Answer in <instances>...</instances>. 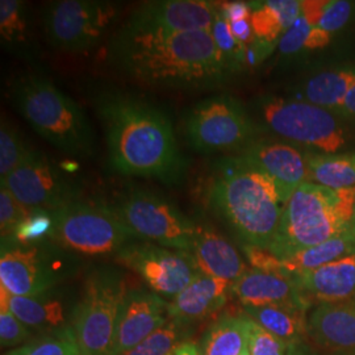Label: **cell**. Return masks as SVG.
<instances>
[{
  "instance_id": "cell-1",
  "label": "cell",
  "mask_w": 355,
  "mask_h": 355,
  "mask_svg": "<svg viewBox=\"0 0 355 355\" xmlns=\"http://www.w3.org/2000/svg\"><path fill=\"white\" fill-rule=\"evenodd\" d=\"M110 60L127 76L152 86L208 89L230 76L211 29L170 32L124 24L110 42Z\"/></svg>"
},
{
  "instance_id": "cell-2",
  "label": "cell",
  "mask_w": 355,
  "mask_h": 355,
  "mask_svg": "<svg viewBox=\"0 0 355 355\" xmlns=\"http://www.w3.org/2000/svg\"><path fill=\"white\" fill-rule=\"evenodd\" d=\"M96 110L114 170L167 184H175L184 178L187 159L178 146L168 117L161 110L112 94L102 96Z\"/></svg>"
},
{
  "instance_id": "cell-3",
  "label": "cell",
  "mask_w": 355,
  "mask_h": 355,
  "mask_svg": "<svg viewBox=\"0 0 355 355\" xmlns=\"http://www.w3.org/2000/svg\"><path fill=\"white\" fill-rule=\"evenodd\" d=\"M209 202L243 243L268 249L286 207L274 180L239 157L221 162Z\"/></svg>"
},
{
  "instance_id": "cell-4",
  "label": "cell",
  "mask_w": 355,
  "mask_h": 355,
  "mask_svg": "<svg viewBox=\"0 0 355 355\" xmlns=\"http://www.w3.org/2000/svg\"><path fill=\"white\" fill-rule=\"evenodd\" d=\"M355 225V190L334 191L305 182L286 204L268 250L286 259Z\"/></svg>"
},
{
  "instance_id": "cell-5",
  "label": "cell",
  "mask_w": 355,
  "mask_h": 355,
  "mask_svg": "<svg viewBox=\"0 0 355 355\" xmlns=\"http://www.w3.org/2000/svg\"><path fill=\"white\" fill-rule=\"evenodd\" d=\"M10 99L29 125L57 149L76 157L94 152V132L82 108L51 80L37 76L16 79Z\"/></svg>"
},
{
  "instance_id": "cell-6",
  "label": "cell",
  "mask_w": 355,
  "mask_h": 355,
  "mask_svg": "<svg viewBox=\"0 0 355 355\" xmlns=\"http://www.w3.org/2000/svg\"><path fill=\"white\" fill-rule=\"evenodd\" d=\"M127 292V280L120 270L99 267L86 277L71 316L82 355H112L119 313Z\"/></svg>"
},
{
  "instance_id": "cell-7",
  "label": "cell",
  "mask_w": 355,
  "mask_h": 355,
  "mask_svg": "<svg viewBox=\"0 0 355 355\" xmlns=\"http://www.w3.org/2000/svg\"><path fill=\"white\" fill-rule=\"evenodd\" d=\"M51 240L69 253L117 255L139 240L114 207L78 200L51 212Z\"/></svg>"
},
{
  "instance_id": "cell-8",
  "label": "cell",
  "mask_w": 355,
  "mask_h": 355,
  "mask_svg": "<svg viewBox=\"0 0 355 355\" xmlns=\"http://www.w3.org/2000/svg\"><path fill=\"white\" fill-rule=\"evenodd\" d=\"M259 114L271 132L320 154L338 153L347 144L341 117L305 101L267 96L259 102Z\"/></svg>"
},
{
  "instance_id": "cell-9",
  "label": "cell",
  "mask_w": 355,
  "mask_h": 355,
  "mask_svg": "<svg viewBox=\"0 0 355 355\" xmlns=\"http://www.w3.org/2000/svg\"><path fill=\"white\" fill-rule=\"evenodd\" d=\"M183 123L187 140L199 152H241L257 136V127L243 105L229 95L196 103L186 112Z\"/></svg>"
},
{
  "instance_id": "cell-10",
  "label": "cell",
  "mask_w": 355,
  "mask_h": 355,
  "mask_svg": "<svg viewBox=\"0 0 355 355\" xmlns=\"http://www.w3.org/2000/svg\"><path fill=\"white\" fill-rule=\"evenodd\" d=\"M69 259L70 254L55 242H3L0 286L15 296H37L51 291L73 270Z\"/></svg>"
},
{
  "instance_id": "cell-11",
  "label": "cell",
  "mask_w": 355,
  "mask_h": 355,
  "mask_svg": "<svg viewBox=\"0 0 355 355\" xmlns=\"http://www.w3.org/2000/svg\"><path fill=\"white\" fill-rule=\"evenodd\" d=\"M117 13V6L111 1L57 0L45 6L42 26L55 49L78 54L99 44Z\"/></svg>"
},
{
  "instance_id": "cell-12",
  "label": "cell",
  "mask_w": 355,
  "mask_h": 355,
  "mask_svg": "<svg viewBox=\"0 0 355 355\" xmlns=\"http://www.w3.org/2000/svg\"><path fill=\"white\" fill-rule=\"evenodd\" d=\"M114 209L137 239L190 252L198 227L165 198L148 191H133Z\"/></svg>"
},
{
  "instance_id": "cell-13",
  "label": "cell",
  "mask_w": 355,
  "mask_h": 355,
  "mask_svg": "<svg viewBox=\"0 0 355 355\" xmlns=\"http://www.w3.org/2000/svg\"><path fill=\"white\" fill-rule=\"evenodd\" d=\"M29 209L55 212L80 200V184L46 155L31 150L23 164L0 180Z\"/></svg>"
},
{
  "instance_id": "cell-14",
  "label": "cell",
  "mask_w": 355,
  "mask_h": 355,
  "mask_svg": "<svg viewBox=\"0 0 355 355\" xmlns=\"http://www.w3.org/2000/svg\"><path fill=\"white\" fill-rule=\"evenodd\" d=\"M116 261L139 274L154 293L171 299L198 275L187 252L168 249L152 242H132L116 255Z\"/></svg>"
},
{
  "instance_id": "cell-15",
  "label": "cell",
  "mask_w": 355,
  "mask_h": 355,
  "mask_svg": "<svg viewBox=\"0 0 355 355\" xmlns=\"http://www.w3.org/2000/svg\"><path fill=\"white\" fill-rule=\"evenodd\" d=\"M218 3L205 0H154L142 3L129 16L125 26L135 29L191 32L211 29Z\"/></svg>"
},
{
  "instance_id": "cell-16",
  "label": "cell",
  "mask_w": 355,
  "mask_h": 355,
  "mask_svg": "<svg viewBox=\"0 0 355 355\" xmlns=\"http://www.w3.org/2000/svg\"><path fill=\"white\" fill-rule=\"evenodd\" d=\"M170 320L168 303L141 288L128 290L120 308L112 355L124 354Z\"/></svg>"
},
{
  "instance_id": "cell-17",
  "label": "cell",
  "mask_w": 355,
  "mask_h": 355,
  "mask_svg": "<svg viewBox=\"0 0 355 355\" xmlns=\"http://www.w3.org/2000/svg\"><path fill=\"white\" fill-rule=\"evenodd\" d=\"M237 157L271 178L286 203L295 191L308 182V154L290 144L254 141Z\"/></svg>"
},
{
  "instance_id": "cell-18",
  "label": "cell",
  "mask_w": 355,
  "mask_h": 355,
  "mask_svg": "<svg viewBox=\"0 0 355 355\" xmlns=\"http://www.w3.org/2000/svg\"><path fill=\"white\" fill-rule=\"evenodd\" d=\"M232 295L243 308L266 305H296L304 309L311 303L293 277L259 270H248L232 284Z\"/></svg>"
},
{
  "instance_id": "cell-19",
  "label": "cell",
  "mask_w": 355,
  "mask_h": 355,
  "mask_svg": "<svg viewBox=\"0 0 355 355\" xmlns=\"http://www.w3.org/2000/svg\"><path fill=\"white\" fill-rule=\"evenodd\" d=\"M232 282L198 272L190 284L168 303V316L190 327L215 315L232 295Z\"/></svg>"
},
{
  "instance_id": "cell-20",
  "label": "cell",
  "mask_w": 355,
  "mask_h": 355,
  "mask_svg": "<svg viewBox=\"0 0 355 355\" xmlns=\"http://www.w3.org/2000/svg\"><path fill=\"white\" fill-rule=\"evenodd\" d=\"M198 272L234 283L249 270L230 242L209 227H198L189 252Z\"/></svg>"
},
{
  "instance_id": "cell-21",
  "label": "cell",
  "mask_w": 355,
  "mask_h": 355,
  "mask_svg": "<svg viewBox=\"0 0 355 355\" xmlns=\"http://www.w3.org/2000/svg\"><path fill=\"white\" fill-rule=\"evenodd\" d=\"M308 302L343 303L355 297V254L293 275Z\"/></svg>"
},
{
  "instance_id": "cell-22",
  "label": "cell",
  "mask_w": 355,
  "mask_h": 355,
  "mask_svg": "<svg viewBox=\"0 0 355 355\" xmlns=\"http://www.w3.org/2000/svg\"><path fill=\"white\" fill-rule=\"evenodd\" d=\"M308 336L324 349L354 352V300L316 305L308 316Z\"/></svg>"
},
{
  "instance_id": "cell-23",
  "label": "cell",
  "mask_w": 355,
  "mask_h": 355,
  "mask_svg": "<svg viewBox=\"0 0 355 355\" xmlns=\"http://www.w3.org/2000/svg\"><path fill=\"white\" fill-rule=\"evenodd\" d=\"M355 82V64L321 71L308 78L296 94L300 101L337 112Z\"/></svg>"
},
{
  "instance_id": "cell-24",
  "label": "cell",
  "mask_w": 355,
  "mask_h": 355,
  "mask_svg": "<svg viewBox=\"0 0 355 355\" xmlns=\"http://www.w3.org/2000/svg\"><path fill=\"white\" fill-rule=\"evenodd\" d=\"M253 12L250 23L258 42L275 46L282 36L302 16L299 0H266L250 3Z\"/></svg>"
},
{
  "instance_id": "cell-25",
  "label": "cell",
  "mask_w": 355,
  "mask_h": 355,
  "mask_svg": "<svg viewBox=\"0 0 355 355\" xmlns=\"http://www.w3.org/2000/svg\"><path fill=\"white\" fill-rule=\"evenodd\" d=\"M304 308L296 305H266L243 308V313L253 318L267 331L287 346L305 343L308 336V316Z\"/></svg>"
},
{
  "instance_id": "cell-26",
  "label": "cell",
  "mask_w": 355,
  "mask_h": 355,
  "mask_svg": "<svg viewBox=\"0 0 355 355\" xmlns=\"http://www.w3.org/2000/svg\"><path fill=\"white\" fill-rule=\"evenodd\" d=\"M8 308L26 327L42 333L67 327L64 302L51 291L37 296L11 295Z\"/></svg>"
},
{
  "instance_id": "cell-27",
  "label": "cell",
  "mask_w": 355,
  "mask_h": 355,
  "mask_svg": "<svg viewBox=\"0 0 355 355\" xmlns=\"http://www.w3.org/2000/svg\"><path fill=\"white\" fill-rule=\"evenodd\" d=\"M355 254V225L343 233L331 237L328 241L309 248L282 261L284 272L293 277L299 272L315 270Z\"/></svg>"
},
{
  "instance_id": "cell-28",
  "label": "cell",
  "mask_w": 355,
  "mask_h": 355,
  "mask_svg": "<svg viewBox=\"0 0 355 355\" xmlns=\"http://www.w3.org/2000/svg\"><path fill=\"white\" fill-rule=\"evenodd\" d=\"M0 36L3 46L15 55L26 60L33 57V31L31 15L24 1H0Z\"/></svg>"
},
{
  "instance_id": "cell-29",
  "label": "cell",
  "mask_w": 355,
  "mask_h": 355,
  "mask_svg": "<svg viewBox=\"0 0 355 355\" xmlns=\"http://www.w3.org/2000/svg\"><path fill=\"white\" fill-rule=\"evenodd\" d=\"M308 182L330 190H355V153L308 154Z\"/></svg>"
},
{
  "instance_id": "cell-30",
  "label": "cell",
  "mask_w": 355,
  "mask_h": 355,
  "mask_svg": "<svg viewBox=\"0 0 355 355\" xmlns=\"http://www.w3.org/2000/svg\"><path fill=\"white\" fill-rule=\"evenodd\" d=\"M202 355H241L248 352L246 318L225 315L214 322L204 333L200 343Z\"/></svg>"
},
{
  "instance_id": "cell-31",
  "label": "cell",
  "mask_w": 355,
  "mask_h": 355,
  "mask_svg": "<svg viewBox=\"0 0 355 355\" xmlns=\"http://www.w3.org/2000/svg\"><path fill=\"white\" fill-rule=\"evenodd\" d=\"M4 355H82L71 327L42 333L35 340Z\"/></svg>"
},
{
  "instance_id": "cell-32",
  "label": "cell",
  "mask_w": 355,
  "mask_h": 355,
  "mask_svg": "<svg viewBox=\"0 0 355 355\" xmlns=\"http://www.w3.org/2000/svg\"><path fill=\"white\" fill-rule=\"evenodd\" d=\"M189 327L170 318L142 343L121 355H167L179 343L187 341Z\"/></svg>"
},
{
  "instance_id": "cell-33",
  "label": "cell",
  "mask_w": 355,
  "mask_h": 355,
  "mask_svg": "<svg viewBox=\"0 0 355 355\" xmlns=\"http://www.w3.org/2000/svg\"><path fill=\"white\" fill-rule=\"evenodd\" d=\"M216 46L221 54L223 64L225 66L229 76L241 70L246 64V51L248 46H245L237 38L233 36L230 23L220 13L217 12L215 23L211 28Z\"/></svg>"
},
{
  "instance_id": "cell-34",
  "label": "cell",
  "mask_w": 355,
  "mask_h": 355,
  "mask_svg": "<svg viewBox=\"0 0 355 355\" xmlns=\"http://www.w3.org/2000/svg\"><path fill=\"white\" fill-rule=\"evenodd\" d=\"M31 149L24 144L17 129L1 119L0 124V180L6 179L23 164Z\"/></svg>"
},
{
  "instance_id": "cell-35",
  "label": "cell",
  "mask_w": 355,
  "mask_h": 355,
  "mask_svg": "<svg viewBox=\"0 0 355 355\" xmlns=\"http://www.w3.org/2000/svg\"><path fill=\"white\" fill-rule=\"evenodd\" d=\"M53 233V216L51 212L42 209H33L31 215L16 228L12 237L7 241L20 245H32L46 241Z\"/></svg>"
},
{
  "instance_id": "cell-36",
  "label": "cell",
  "mask_w": 355,
  "mask_h": 355,
  "mask_svg": "<svg viewBox=\"0 0 355 355\" xmlns=\"http://www.w3.org/2000/svg\"><path fill=\"white\" fill-rule=\"evenodd\" d=\"M33 209L20 203L10 191L0 186V233L1 241L12 237L16 228L31 215Z\"/></svg>"
},
{
  "instance_id": "cell-37",
  "label": "cell",
  "mask_w": 355,
  "mask_h": 355,
  "mask_svg": "<svg viewBox=\"0 0 355 355\" xmlns=\"http://www.w3.org/2000/svg\"><path fill=\"white\" fill-rule=\"evenodd\" d=\"M245 315V313H243ZM248 330V347L250 355H287L288 346L245 315Z\"/></svg>"
},
{
  "instance_id": "cell-38",
  "label": "cell",
  "mask_w": 355,
  "mask_h": 355,
  "mask_svg": "<svg viewBox=\"0 0 355 355\" xmlns=\"http://www.w3.org/2000/svg\"><path fill=\"white\" fill-rule=\"evenodd\" d=\"M31 331L11 311L0 313V343L1 347H20L29 343Z\"/></svg>"
},
{
  "instance_id": "cell-39",
  "label": "cell",
  "mask_w": 355,
  "mask_h": 355,
  "mask_svg": "<svg viewBox=\"0 0 355 355\" xmlns=\"http://www.w3.org/2000/svg\"><path fill=\"white\" fill-rule=\"evenodd\" d=\"M355 4L346 0H329L322 17L318 23V28L328 33H334L349 23L353 16Z\"/></svg>"
},
{
  "instance_id": "cell-40",
  "label": "cell",
  "mask_w": 355,
  "mask_h": 355,
  "mask_svg": "<svg viewBox=\"0 0 355 355\" xmlns=\"http://www.w3.org/2000/svg\"><path fill=\"white\" fill-rule=\"evenodd\" d=\"M311 26L304 16H300L295 24L282 36L278 44L279 51L283 55H293L296 53L305 51L306 41L312 32Z\"/></svg>"
},
{
  "instance_id": "cell-41",
  "label": "cell",
  "mask_w": 355,
  "mask_h": 355,
  "mask_svg": "<svg viewBox=\"0 0 355 355\" xmlns=\"http://www.w3.org/2000/svg\"><path fill=\"white\" fill-rule=\"evenodd\" d=\"M242 249L254 270L287 275L284 272L283 265H282V259H279L275 254L271 253L268 249L253 246V245H246V243H243Z\"/></svg>"
},
{
  "instance_id": "cell-42",
  "label": "cell",
  "mask_w": 355,
  "mask_h": 355,
  "mask_svg": "<svg viewBox=\"0 0 355 355\" xmlns=\"http://www.w3.org/2000/svg\"><path fill=\"white\" fill-rule=\"evenodd\" d=\"M218 11L229 23H233L239 20H250L253 8L252 4L246 1H228L218 3Z\"/></svg>"
},
{
  "instance_id": "cell-43",
  "label": "cell",
  "mask_w": 355,
  "mask_h": 355,
  "mask_svg": "<svg viewBox=\"0 0 355 355\" xmlns=\"http://www.w3.org/2000/svg\"><path fill=\"white\" fill-rule=\"evenodd\" d=\"M329 0H304L302 1V16L312 26H318Z\"/></svg>"
},
{
  "instance_id": "cell-44",
  "label": "cell",
  "mask_w": 355,
  "mask_h": 355,
  "mask_svg": "<svg viewBox=\"0 0 355 355\" xmlns=\"http://www.w3.org/2000/svg\"><path fill=\"white\" fill-rule=\"evenodd\" d=\"M230 29H232L233 36L242 42L245 46L252 45L255 41L250 20L233 21V23H230Z\"/></svg>"
},
{
  "instance_id": "cell-45",
  "label": "cell",
  "mask_w": 355,
  "mask_h": 355,
  "mask_svg": "<svg viewBox=\"0 0 355 355\" xmlns=\"http://www.w3.org/2000/svg\"><path fill=\"white\" fill-rule=\"evenodd\" d=\"M330 44V33L325 32L324 29L313 26L308 41H306V48L305 51H316V49H322L327 45Z\"/></svg>"
},
{
  "instance_id": "cell-46",
  "label": "cell",
  "mask_w": 355,
  "mask_h": 355,
  "mask_svg": "<svg viewBox=\"0 0 355 355\" xmlns=\"http://www.w3.org/2000/svg\"><path fill=\"white\" fill-rule=\"evenodd\" d=\"M336 114H338L341 119H345V120L355 121V82L349 89L343 105L338 108V111Z\"/></svg>"
},
{
  "instance_id": "cell-47",
  "label": "cell",
  "mask_w": 355,
  "mask_h": 355,
  "mask_svg": "<svg viewBox=\"0 0 355 355\" xmlns=\"http://www.w3.org/2000/svg\"><path fill=\"white\" fill-rule=\"evenodd\" d=\"M167 355H202L200 347L195 343L184 341L175 346Z\"/></svg>"
},
{
  "instance_id": "cell-48",
  "label": "cell",
  "mask_w": 355,
  "mask_h": 355,
  "mask_svg": "<svg viewBox=\"0 0 355 355\" xmlns=\"http://www.w3.org/2000/svg\"><path fill=\"white\" fill-rule=\"evenodd\" d=\"M287 355H313L312 350L309 349V346L306 343H296V345H291L288 346L287 350Z\"/></svg>"
},
{
  "instance_id": "cell-49",
  "label": "cell",
  "mask_w": 355,
  "mask_h": 355,
  "mask_svg": "<svg viewBox=\"0 0 355 355\" xmlns=\"http://www.w3.org/2000/svg\"><path fill=\"white\" fill-rule=\"evenodd\" d=\"M346 355H355V350L354 352H349V353H347Z\"/></svg>"
}]
</instances>
